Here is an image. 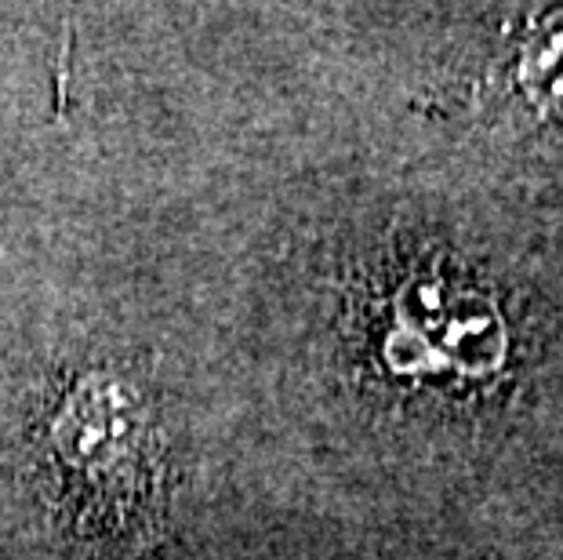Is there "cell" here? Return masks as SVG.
Instances as JSON below:
<instances>
[{"instance_id": "cell-1", "label": "cell", "mask_w": 563, "mask_h": 560, "mask_svg": "<svg viewBox=\"0 0 563 560\" xmlns=\"http://www.w3.org/2000/svg\"><path fill=\"white\" fill-rule=\"evenodd\" d=\"M58 506L95 542L142 553L164 535L167 462L146 397L117 375L91 372L47 426Z\"/></svg>"}]
</instances>
